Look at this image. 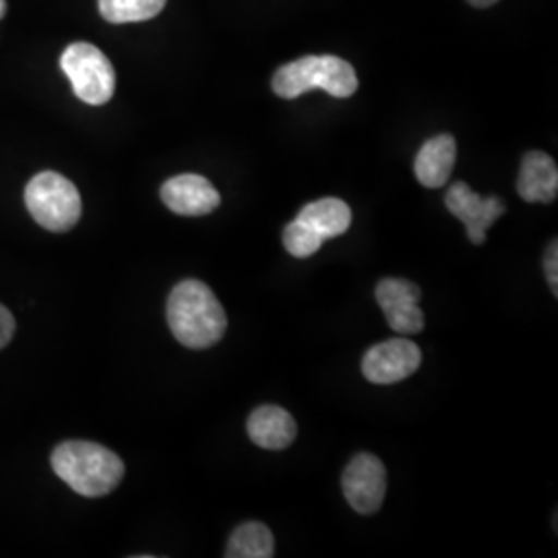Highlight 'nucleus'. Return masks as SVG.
Here are the masks:
<instances>
[{"mask_svg": "<svg viewBox=\"0 0 558 558\" xmlns=\"http://www.w3.org/2000/svg\"><path fill=\"white\" fill-rule=\"evenodd\" d=\"M274 534L259 521L242 523L232 534L226 548L228 558H271L274 557Z\"/></svg>", "mask_w": 558, "mask_h": 558, "instance_id": "15", "label": "nucleus"}, {"mask_svg": "<svg viewBox=\"0 0 558 558\" xmlns=\"http://www.w3.org/2000/svg\"><path fill=\"white\" fill-rule=\"evenodd\" d=\"M60 66L81 101L89 106H101L112 100L117 89V75L112 62L100 48L77 41L62 52Z\"/></svg>", "mask_w": 558, "mask_h": 558, "instance_id": "5", "label": "nucleus"}, {"mask_svg": "<svg viewBox=\"0 0 558 558\" xmlns=\"http://www.w3.org/2000/svg\"><path fill=\"white\" fill-rule=\"evenodd\" d=\"M163 205L186 218H199L216 211L220 207V193L216 186L199 174H180L166 180L161 186Z\"/></svg>", "mask_w": 558, "mask_h": 558, "instance_id": "10", "label": "nucleus"}, {"mask_svg": "<svg viewBox=\"0 0 558 558\" xmlns=\"http://www.w3.org/2000/svg\"><path fill=\"white\" fill-rule=\"evenodd\" d=\"M385 319L393 331L401 336H414L424 329V313L418 306L420 288L408 279L387 278L377 286Z\"/></svg>", "mask_w": 558, "mask_h": 558, "instance_id": "8", "label": "nucleus"}, {"mask_svg": "<svg viewBox=\"0 0 558 558\" xmlns=\"http://www.w3.org/2000/svg\"><path fill=\"white\" fill-rule=\"evenodd\" d=\"M472 7H478V9H486V7H493L495 2H499V0H468Z\"/></svg>", "mask_w": 558, "mask_h": 558, "instance_id": "20", "label": "nucleus"}, {"mask_svg": "<svg viewBox=\"0 0 558 558\" xmlns=\"http://www.w3.org/2000/svg\"><path fill=\"white\" fill-rule=\"evenodd\" d=\"M271 85L283 100H294L313 89H323L333 98H350L359 89V77L350 62L325 54L302 57L279 66Z\"/></svg>", "mask_w": 558, "mask_h": 558, "instance_id": "3", "label": "nucleus"}, {"mask_svg": "<svg viewBox=\"0 0 558 558\" xmlns=\"http://www.w3.org/2000/svg\"><path fill=\"white\" fill-rule=\"evenodd\" d=\"M15 336V319L7 306L0 304V350Z\"/></svg>", "mask_w": 558, "mask_h": 558, "instance_id": "19", "label": "nucleus"}, {"mask_svg": "<svg viewBox=\"0 0 558 558\" xmlns=\"http://www.w3.org/2000/svg\"><path fill=\"white\" fill-rule=\"evenodd\" d=\"M52 470L81 497H104L112 493L124 476L122 459L89 440L60 442L52 453Z\"/></svg>", "mask_w": 558, "mask_h": 558, "instance_id": "2", "label": "nucleus"}, {"mask_svg": "<svg viewBox=\"0 0 558 558\" xmlns=\"http://www.w3.org/2000/svg\"><path fill=\"white\" fill-rule=\"evenodd\" d=\"M518 193L527 203H553L557 199V161L544 151H527L521 160Z\"/></svg>", "mask_w": 558, "mask_h": 558, "instance_id": "11", "label": "nucleus"}, {"mask_svg": "<svg viewBox=\"0 0 558 558\" xmlns=\"http://www.w3.org/2000/svg\"><path fill=\"white\" fill-rule=\"evenodd\" d=\"M296 220L313 232L317 239L331 240L341 236L343 232H348L350 223H352V211L348 207V203L341 199H319L308 203L299 214Z\"/></svg>", "mask_w": 558, "mask_h": 558, "instance_id": "14", "label": "nucleus"}, {"mask_svg": "<svg viewBox=\"0 0 558 558\" xmlns=\"http://www.w3.org/2000/svg\"><path fill=\"white\" fill-rule=\"evenodd\" d=\"M25 205L41 228L57 234L75 228L83 209L77 186L57 172H40L27 182Z\"/></svg>", "mask_w": 558, "mask_h": 558, "instance_id": "4", "label": "nucleus"}, {"mask_svg": "<svg viewBox=\"0 0 558 558\" xmlns=\"http://www.w3.org/2000/svg\"><path fill=\"white\" fill-rule=\"evenodd\" d=\"M456 156L458 147L451 135H437L426 141L414 161V172L420 184L426 189L445 186L451 179Z\"/></svg>", "mask_w": 558, "mask_h": 558, "instance_id": "12", "label": "nucleus"}, {"mask_svg": "<svg viewBox=\"0 0 558 558\" xmlns=\"http://www.w3.org/2000/svg\"><path fill=\"white\" fill-rule=\"evenodd\" d=\"M345 500L362 515L377 513L387 493V472L377 456L360 453L341 476Z\"/></svg>", "mask_w": 558, "mask_h": 558, "instance_id": "6", "label": "nucleus"}, {"mask_svg": "<svg viewBox=\"0 0 558 558\" xmlns=\"http://www.w3.org/2000/svg\"><path fill=\"white\" fill-rule=\"evenodd\" d=\"M98 7L110 23H137L160 15L166 0H98Z\"/></svg>", "mask_w": 558, "mask_h": 558, "instance_id": "16", "label": "nucleus"}, {"mask_svg": "<svg viewBox=\"0 0 558 558\" xmlns=\"http://www.w3.org/2000/svg\"><path fill=\"white\" fill-rule=\"evenodd\" d=\"M168 325L184 348L207 350L216 345L228 327L226 311L209 286L184 279L168 299Z\"/></svg>", "mask_w": 558, "mask_h": 558, "instance_id": "1", "label": "nucleus"}, {"mask_svg": "<svg viewBox=\"0 0 558 558\" xmlns=\"http://www.w3.org/2000/svg\"><path fill=\"white\" fill-rule=\"evenodd\" d=\"M420 362L422 352L414 341L405 338L389 339L364 354L362 373L375 385H393L414 375L420 368Z\"/></svg>", "mask_w": 558, "mask_h": 558, "instance_id": "7", "label": "nucleus"}, {"mask_svg": "<svg viewBox=\"0 0 558 558\" xmlns=\"http://www.w3.org/2000/svg\"><path fill=\"white\" fill-rule=\"evenodd\" d=\"M283 246L292 257L306 259L319 253L323 240L317 239L313 232H308L299 220H294L283 230Z\"/></svg>", "mask_w": 558, "mask_h": 558, "instance_id": "17", "label": "nucleus"}, {"mask_svg": "<svg viewBox=\"0 0 558 558\" xmlns=\"http://www.w3.org/2000/svg\"><path fill=\"white\" fill-rule=\"evenodd\" d=\"M4 11H7V2H4V0H0V17L4 15Z\"/></svg>", "mask_w": 558, "mask_h": 558, "instance_id": "21", "label": "nucleus"}, {"mask_svg": "<svg viewBox=\"0 0 558 558\" xmlns=\"http://www.w3.org/2000/svg\"><path fill=\"white\" fill-rule=\"evenodd\" d=\"M447 209L463 221L468 239L474 244L486 242V230L505 214V205L497 197H480L465 182H456L445 197Z\"/></svg>", "mask_w": 558, "mask_h": 558, "instance_id": "9", "label": "nucleus"}, {"mask_svg": "<svg viewBox=\"0 0 558 558\" xmlns=\"http://www.w3.org/2000/svg\"><path fill=\"white\" fill-rule=\"evenodd\" d=\"M246 428L251 440L260 449L269 451L286 449L296 439V422L278 405H263L255 410Z\"/></svg>", "mask_w": 558, "mask_h": 558, "instance_id": "13", "label": "nucleus"}, {"mask_svg": "<svg viewBox=\"0 0 558 558\" xmlns=\"http://www.w3.org/2000/svg\"><path fill=\"white\" fill-rule=\"evenodd\" d=\"M544 269H546V279L553 288V294H558V244L557 240L550 244L548 253H546V259H544Z\"/></svg>", "mask_w": 558, "mask_h": 558, "instance_id": "18", "label": "nucleus"}]
</instances>
